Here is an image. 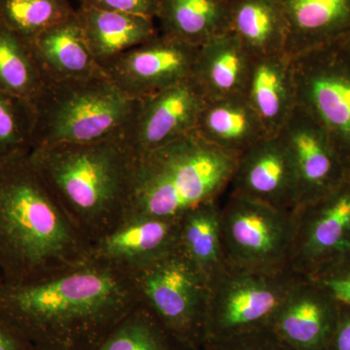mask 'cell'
I'll list each match as a JSON object with an SVG mask.
<instances>
[{
    "instance_id": "9a60e30c",
    "label": "cell",
    "mask_w": 350,
    "mask_h": 350,
    "mask_svg": "<svg viewBox=\"0 0 350 350\" xmlns=\"http://www.w3.org/2000/svg\"><path fill=\"white\" fill-rule=\"evenodd\" d=\"M338 303L319 283L299 276L269 328L292 350H327Z\"/></svg>"
},
{
    "instance_id": "d4e9b609",
    "label": "cell",
    "mask_w": 350,
    "mask_h": 350,
    "mask_svg": "<svg viewBox=\"0 0 350 350\" xmlns=\"http://www.w3.org/2000/svg\"><path fill=\"white\" fill-rule=\"evenodd\" d=\"M220 213L217 200H213L194 207L179 220L177 248L209 283L227 268L221 241Z\"/></svg>"
},
{
    "instance_id": "277c9868",
    "label": "cell",
    "mask_w": 350,
    "mask_h": 350,
    "mask_svg": "<svg viewBox=\"0 0 350 350\" xmlns=\"http://www.w3.org/2000/svg\"><path fill=\"white\" fill-rule=\"evenodd\" d=\"M238 159L195 131L135 155L124 218L179 219L200 204L217 200L231 183Z\"/></svg>"
},
{
    "instance_id": "f546056e",
    "label": "cell",
    "mask_w": 350,
    "mask_h": 350,
    "mask_svg": "<svg viewBox=\"0 0 350 350\" xmlns=\"http://www.w3.org/2000/svg\"><path fill=\"white\" fill-rule=\"evenodd\" d=\"M202 350H292L269 328L239 334L222 340H208Z\"/></svg>"
},
{
    "instance_id": "52a82bcc",
    "label": "cell",
    "mask_w": 350,
    "mask_h": 350,
    "mask_svg": "<svg viewBox=\"0 0 350 350\" xmlns=\"http://www.w3.org/2000/svg\"><path fill=\"white\" fill-rule=\"evenodd\" d=\"M131 271L142 303L177 337L202 350L209 298L206 276L177 247Z\"/></svg>"
},
{
    "instance_id": "e575fe53",
    "label": "cell",
    "mask_w": 350,
    "mask_h": 350,
    "mask_svg": "<svg viewBox=\"0 0 350 350\" xmlns=\"http://www.w3.org/2000/svg\"><path fill=\"white\" fill-rule=\"evenodd\" d=\"M338 43H340V45H342V47H344L345 49L350 54V31L349 33L342 39V40L338 41Z\"/></svg>"
},
{
    "instance_id": "836d02e7",
    "label": "cell",
    "mask_w": 350,
    "mask_h": 350,
    "mask_svg": "<svg viewBox=\"0 0 350 350\" xmlns=\"http://www.w3.org/2000/svg\"><path fill=\"white\" fill-rule=\"evenodd\" d=\"M31 342L0 317V350H27Z\"/></svg>"
},
{
    "instance_id": "7c38bea8",
    "label": "cell",
    "mask_w": 350,
    "mask_h": 350,
    "mask_svg": "<svg viewBox=\"0 0 350 350\" xmlns=\"http://www.w3.org/2000/svg\"><path fill=\"white\" fill-rule=\"evenodd\" d=\"M278 137L293 163L298 183L299 207L319 200L349 178L330 138L299 105Z\"/></svg>"
},
{
    "instance_id": "ac0fdd59",
    "label": "cell",
    "mask_w": 350,
    "mask_h": 350,
    "mask_svg": "<svg viewBox=\"0 0 350 350\" xmlns=\"http://www.w3.org/2000/svg\"><path fill=\"white\" fill-rule=\"evenodd\" d=\"M29 44L46 84L87 79L103 72L90 50L76 11Z\"/></svg>"
},
{
    "instance_id": "ffe728a7",
    "label": "cell",
    "mask_w": 350,
    "mask_h": 350,
    "mask_svg": "<svg viewBox=\"0 0 350 350\" xmlns=\"http://www.w3.org/2000/svg\"><path fill=\"white\" fill-rule=\"evenodd\" d=\"M245 96L268 137L278 135L297 107L291 57L253 59Z\"/></svg>"
},
{
    "instance_id": "5b68a950",
    "label": "cell",
    "mask_w": 350,
    "mask_h": 350,
    "mask_svg": "<svg viewBox=\"0 0 350 350\" xmlns=\"http://www.w3.org/2000/svg\"><path fill=\"white\" fill-rule=\"evenodd\" d=\"M31 103L33 149L124 135L138 100L129 98L103 72L87 79L47 83Z\"/></svg>"
},
{
    "instance_id": "603a6c76",
    "label": "cell",
    "mask_w": 350,
    "mask_h": 350,
    "mask_svg": "<svg viewBox=\"0 0 350 350\" xmlns=\"http://www.w3.org/2000/svg\"><path fill=\"white\" fill-rule=\"evenodd\" d=\"M163 36L200 47L231 31V0H160Z\"/></svg>"
},
{
    "instance_id": "83f0119b",
    "label": "cell",
    "mask_w": 350,
    "mask_h": 350,
    "mask_svg": "<svg viewBox=\"0 0 350 350\" xmlns=\"http://www.w3.org/2000/svg\"><path fill=\"white\" fill-rule=\"evenodd\" d=\"M75 11L69 0H0V23L29 42Z\"/></svg>"
},
{
    "instance_id": "e0dca14e",
    "label": "cell",
    "mask_w": 350,
    "mask_h": 350,
    "mask_svg": "<svg viewBox=\"0 0 350 350\" xmlns=\"http://www.w3.org/2000/svg\"><path fill=\"white\" fill-rule=\"evenodd\" d=\"M278 1L286 20V54L291 59L337 43L350 31V0Z\"/></svg>"
},
{
    "instance_id": "6da1fadb",
    "label": "cell",
    "mask_w": 350,
    "mask_h": 350,
    "mask_svg": "<svg viewBox=\"0 0 350 350\" xmlns=\"http://www.w3.org/2000/svg\"><path fill=\"white\" fill-rule=\"evenodd\" d=\"M140 304L130 269L100 260L38 282L0 283V317L50 350H94Z\"/></svg>"
},
{
    "instance_id": "44dd1931",
    "label": "cell",
    "mask_w": 350,
    "mask_h": 350,
    "mask_svg": "<svg viewBox=\"0 0 350 350\" xmlns=\"http://www.w3.org/2000/svg\"><path fill=\"white\" fill-rule=\"evenodd\" d=\"M194 131L208 144L237 155L268 137L245 96L206 101Z\"/></svg>"
},
{
    "instance_id": "ba28073f",
    "label": "cell",
    "mask_w": 350,
    "mask_h": 350,
    "mask_svg": "<svg viewBox=\"0 0 350 350\" xmlns=\"http://www.w3.org/2000/svg\"><path fill=\"white\" fill-rule=\"evenodd\" d=\"M297 105L325 131L350 176V54L337 42L292 57Z\"/></svg>"
},
{
    "instance_id": "3957f363",
    "label": "cell",
    "mask_w": 350,
    "mask_h": 350,
    "mask_svg": "<svg viewBox=\"0 0 350 350\" xmlns=\"http://www.w3.org/2000/svg\"><path fill=\"white\" fill-rule=\"evenodd\" d=\"M135 159L124 135L36 147L29 153L51 194L91 246L125 216Z\"/></svg>"
},
{
    "instance_id": "4dcf8cb0",
    "label": "cell",
    "mask_w": 350,
    "mask_h": 350,
    "mask_svg": "<svg viewBox=\"0 0 350 350\" xmlns=\"http://www.w3.org/2000/svg\"><path fill=\"white\" fill-rule=\"evenodd\" d=\"M306 276L319 283L338 303L350 308V254Z\"/></svg>"
},
{
    "instance_id": "30bf717a",
    "label": "cell",
    "mask_w": 350,
    "mask_h": 350,
    "mask_svg": "<svg viewBox=\"0 0 350 350\" xmlns=\"http://www.w3.org/2000/svg\"><path fill=\"white\" fill-rule=\"evenodd\" d=\"M290 266L301 275L350 254V177L294 213Z\"/></svg>"
},
{
    "instance_id": "2e32d148",
    "label": "cell",
    "mask_w": 350,
    "mask_h": 350,
    "mask_svg": "<svg viewBox=\"0 0 350 350\" xmlns=\"http://www.w3.org/2000/svg\"><path fill=\"white\" fill-rule=\"evenodd\" d=\"M179 219L133 215L92 244V259L133 271L177 247Z\"/></svg>"
},
{
    "instance_id": "484cf974",
    "label": "cell",
    "mask_w": 350,
    "mask_h": 350,
    "mask_svg": "<svg viewBox=\"0 0 350 350\" xmlns=\"http://www.w3.org/2000/svg\"><path fill=\"white\" fill-rule=\"evenodd\" d=\"M94 350L199 349L177 337L142 303Z\"/></svg>"
},
{
    "instance_id": "9c48e42d",
    "label": "cell",
    "mask_w": 350,
    "mask_h": 350,
    "mask_svg": "<svg viewBox=\"0 0 350 350\" xmlns=\"http://www.w3.org/2000/svg\"><path fill=\"white\" fill-rule=\"evenodd\" d=\"M221 241L227 266L234 268H291L294 213L258 200L230 194L221 207Z\"/></svg>"
},
{
    "instance_id": "f1b7e54d",
    "label": "cell",
    "mask_w": 350,
    "mask_h": 350,
    "mask_svg": "<svg viewBox=\"0 0 350 350\" xmlns=\"http://www.w3.org/2000/svg\"><path fill=\"white\" fill-rule=\"evenodd\" d=\"M33 126L31 101L0 91V161L31 153Z\"/></svg>"
},
{
    "instance_id": "d6a6232c",
    "label": "cell",
    "mask_w": 350,
    "mask_h": 350,
    "mask_svg": "<svg viewBox=\"0 0 350 350\" xmlns=\"http://www.w3.org/2000/svg\"><path fill=\"white\" fill-rule=\"evenodd\" d=\"M327 350H350V308L338 303L337 323Z\"/></svg>"
},
{
    "instance_id": "8d00e7d4",
    "label": "cell",
    "mask_w": 350,
    "mask_h": 350,
    "mask_svg": "<svg viewBox=\"0 0 350 350\" xmlns=\"http://www.w3.org/2000/svg\"><path fill=\"white\" fill-rule=\"evenodd\" d=\"M0 283H2V280H1V278H0Z\"/></svg>"
},
{
    "instance_id": "8fae6325",
    "label": "cell",
    "mask_w": 350,
    "mask_h": 350,
    "mask_svg": "<svg viewBox=\"0 0 350 350\" xmlns=\"http://www.w3.org/2000/svg\"><path fill=\"white\" fill-rule=\"evenodd\" d=\"M199 49L162 34L100 68L129 98L139 100L190 78Z\"/></svg>"
},
{
    "instance_id": "cb8c5ba5",
    "label": "cell",
    "mask_w": 350,
    "mask_h": 350,
    "mask_svg": "<svg viewBox=\"0 0 350 350\" xmlns=\"http://www.w3.org/2000/svg\"><path fill=\"white\" fill-rule=\"evenodd\" d=\"M231 31L252 59L286 54L287 24L278 0H231Z\"/></svg>"
},
{
    "instance_id": "1f68e13d",
    "label": "cell",
    "mask_w": 350,
    "mask_h": 350,
    "mask_svg": "<svg viewBox=\"0 0 350 350\" xmlns=\"http://www.w3.org/2000/svg\"><path fill=\"white\" fill-rule=\"evenodd\" d=\"M83 8L115 11L155 18L160 0H79Z\"/></svg>"
},
{
    "instance_id": "4fadbf2b",
    "label": "cell",
    "mask_w": 350,
    "mask_h": 350,
    "mask_svg": "<svg viewBox=\"0 0 350 350\" xmlns=\"http://www.w3.org/2000/svg\"><path fill=\"white\" fill-rule=\"evenodd\" d=\"M206 100L192 77L138 100L124 137L135 155L193 133Z\"/></svg>"
},
{
    "instance_id": "7402d4cb",
    "label": "cell",
    "mask_w": 350,
    "mask_h": 350,
    "mask_svg": "<svg viewBox=\"0 0 350 350\" xmlns=\"http://www.w3.org/2000/svg\"><path fill=\"white\" fill-rule=\"evenodd\" d=\"M76 14L90 50L100 66L159 36L154 18L146 16L83 7Z\"/></svg>"
},
{
    "instance_id": "d6986e66",
    "label": "cell",
    "mask_w": 350,
    "mask_h": 350,
    "mask_svg": "<svg viewBox=\"0 0 350 350\" xmlns=\"http://www.w3.org/2000/svg\"><path fill=\"white\" fill-rule=\"evenodd\" d=\"M252 62L230 31L200 46L191 77L206 101L245 96Z\"/></svg>"
},
{
    "instance_id": "7a4b0ae2",
    "label": "cell",
    "mask_w": 350,
    "mask_h": 350,
    "mask_svg": "<svg viewBox=\"0 0 350 350\" xmlns=\"http://www.w3.org/2000/svg\"><path fill=\"white\" fill-rule=\"evenodd\" d=\"M91 243L51 194L29 153L0 161V278L38 282L92 259Z\"/></svg>"
},
{
    "instance_id": "5bb4252c",
    "label": "cell",
    "mask_w": 350,
    "mask_h": 350,
    "mask_svg": "<svg viewBox=\"0 0 350 350\" xmlns=\"http://www.w3.org/2000/svg\"><path fill=\"white\" fill-rule=\"evenodd\" d=\"M230 194L293 213L299 191L293 163L278 135L266 137L239 154Z\"/></svg>"
},
{
    "instance_id": "d590c367",
    "label": "cell",
    "mask_w": 350,
    "mask_h": 350,
    "mask_svg": "<svg viewBox=\"0 0 350 350\" xmlns=\"http://www.w3.org/2000/svg\"><path fill=\"white\" fill-rule=\"evenodd\" d=\"M27 350H50V349H45V347H39V345H32L31 347H29V349Z\"/></svg>"
},
{
    "instance_id": "4316f807",
    "label": "cell",
    "mask_w": 350,
    "mask_h": 350,
    "mask_svg": "<svg viewBox=\"0 0 350 350\" xmlns=\"http://www.w3.org/2000/svg\"><path fill=\"white\" fill-rule=\"evenodd\" d=\"M45 85L29 42L0 23V91L32 103Z\"/></svg>"
},
{
    "instance_id": "8992f818",
    "label": "cell",
    "mask_w": 350,
    "mask_h": 350,
    "mask_svg": "<svg viewBox=\"0 0 350 350\" xmlns=\"http://www.w3.org/2000/svg\"><path fill=\"white\" fill-rule=\"evenodd\" d=\"M300 275L292 268L227 266L209 283L204 344L268 328Z\"/></svg>"
}]
</instances>
